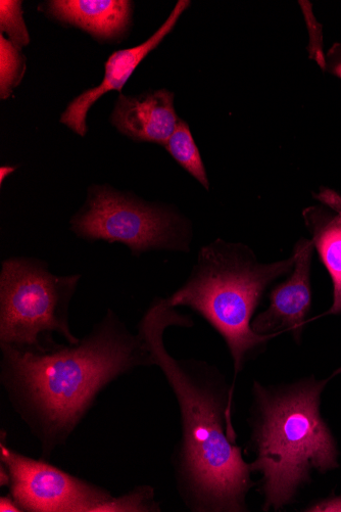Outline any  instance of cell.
Wrapping results in <instances>:
<instances>
[{
	"instance_id": "277c9868",
	"label": "cell",
	"mask_w": 341,
	"mask_h": 512,
	"mask_svg": "<svg viewBox=\"0 0 341 512\" xmlns=\"http://www.w3.org/2000/svg\"><path fill=\"white\" fill-rule=\"evenodd\" d=\"M294 266V255L262 264L248 247L217 240L202 248L185 285L167 298L174 308L185 306L200 314L224 339L233 359V390L251 354L274 338L253 331L254 313L266 289Z\"/></svg>"
},
{
	"instance_id": "5b68a950",
	"label": "cell",
	"mask_w": 341,
	"mask_h": 512,
	"mask_svg": "<svg viewBox=\"0 0 341 512\" xmlns=\"http://www.w3.org/2000/svg\"><path fill=\"white\" fill-rule=\"evenodd\" d=\"M80 274L56 275L36 258L13 257L0 271V344L42 348L57 333L75 345L69 309Z\"/></svg>"
},
{
	"instance_id": "52a82bcc",
	"label": "cell",
	"mask_w": 341,
	"mask_h": 512,
	"mask_svg": "<svg viewBox=\"0 0 341 512\" xmlns=\"http://www.w3.org/2000/svg\"><path fill=\"white\" fill-rule=\"evenodd\" d=\"M6 439L2 431L0 463L10 475V494L23 512H104L113 499L100 486L11 449Z\"/></svg>"
},
{
	"instance_id": "7a4b0ae2",
	"label": "cell",
	"mask_w": 341,
	"mask_h": 512,
	"mask_svg": "<svg viewBox=\"0 0 341 512\" xmlns=\"http://www.w3.org/2000/svg\"><path fill=\"white\" fill-rule=\"evenodd\" d=\"M0 379L42 457L66 444L97 396L137 367L152 366L142 338L112 310L78 344L42 348L0 344Z\"/></svg>"
},
{
	"instance_id": "2e32d148",
	"label": "cell",
	"mask_w": 341,
	"mask_h": 512,
	"mask_svg": "<svg viewBox=\"0 0 341 512\" xmlns=\"http://www.w3.org/2000/svg\"><path fill=\"white\" fill-rule=\"evenodd\" d=\"M0 26L7 32L9 40L19 50L30 43L29 33L23 18L22 2H0Z\"/></svg>"
},
{
	"instance_id": "9c48e42d",
	"label": "cell",
	"mask_w": 341,
	"mask_h": 512,
	"mask_svg": "<svg viewBox=\"0 0 341 512\" xmlns=\"http://www.w3.org/2000/svg\"><path fill=\"white\" fill-rule=\"evenodd\" d=\"M189 6L190 2L180 0L167 21L148 41L135 46V48L114 53L106 63L105 77L101 85L84 91L82 95L73 100L63 113L61 122L80 136H85L87 133L86 118L93 104L111 90H118L122 93L124 85L138 65L158 48Z\"/></svg>"
},
{
	"instance_id": "30bf717a",
	"label": "cell",
	"mask_w": 341,
	"mask_h": 512,
	"mask_svg": "<svg viewBox=\"0 0 341 512\" xmlns=\"http://www.w3.org/2000/svg\"><path fill=\"white\" fill-rule=\"evenodd\" d=\"M111 120L121 133L135 142L164 146L180 122L174 108V93L166 89L137 98L121 93Z\"/></svg>"
},
{
	"instance_id": "8fae6325",
	"label": "cell",
	"mask_w": 341,
	"mask_h": 512,
	"mask_svg": "<svg viewBox=\"0 0 341 512\" xmlns=\"http://www.w3.org/2000/svg\"><path fill=\"white\" fill-rule=\"evenodd\" d=\"M322 205L303 212L312 242L331 278L333 301L327 314H341V196L322 189L315 196Z\"/></svg>"
},
{
	"instance_id": "7c38bea8",
	"label": "cell",
	"mask_w": 341,
	"mask_h": 512,
	"mask_svg": "<svg viewBox=\"0 0 341 512\" xmlns=\"http://www.w3.org/2000/svg\"><path fill=\"white\" fill-rule=\"evenodd\" d=\"M46 6L54 18L100 39L121 36L131 22L132 3L126 0H55Z\"/></svg>"
},
{
	"instance_id": "e0dca14e",
	"label": "cell",
	"mask_w": 341,
	"mask_h": 512,
	"mask_svg": "<svg viewBox=\"0 0 341 512\" xmlns=\"http://www.w3.org/2000/svg\"><path fill=\"white\" fill-rule=\"evenodd\" d=\"M325 71L341 79V42L334 43L325 57Z\"/></svg>"
},
{
	"instance_id": "d6986e66",
	"label": "cell",
	"mask_w": 341,
	"mask_h": 512,
	"mask_svg": "<svg viewBox=\"0 0 341 512\" xmlns=\"http://www.w3.org/2000/svg\"><path fill=\"white\" fill-rule=\"evenodd\" d=\"M0 512H23L11 494L0 497Z\"/></svg>"
},
{
	"instance_id": "8992f818",
	"label": "cell",
	"mask_w": 341,
	"mask_h": 512,
	"mask_svg": "<svg viewBox=\"0 0 341 512\" xmlns=\"http://www.w3.org/2000/svg\"><path fill=\"white\" fill-rule=\"evenodd\" d=\"M74 234L87 242L127 246L139 257L155 250L188 251L185 221L168 208L146 203L110 185H92L87 201L71 221Z\"/></svg>"
},
{
	"instance_id": "3957f363",
	"label": "cell",
	"mask_w": 341,
	"mask_h": 512,
	"mask_svg": "<svg viewBox=\"0 0 341 512\" xmlns=\"http://www.w3.org/2000/svg\"><path fill=\"white\" fill-rule=\"evenodd\" d=\"M331 378L254 383L250 447L256 454L254 473L262 476L264 511L294 503L315 473L339 469L338 444L321 414L322 393Z\"/></svg>"
},
{
	"instance_id": "ba28073f",
	"label": "cell",
	"mask_w": 341,
	"mask_h": 512,
	"mask_svg": "<svg viewBox=\"0 0 341 512\" xmlns=\"http://www.w3.org/2000/svg\"><path fill=\"white\" fill-rule=\"evenodd\" d=\"M311 240H300L295 249V266L286 281L270 294V307L256 316L253 331L262 336H276L288 331L301 341L312 306L311 267L314 254Z\"/></svg>"
},
{
	"instance_id": "4fadbf2b",
	"label": "cell",
	"mask_w": 341,
	"mask_h": 512,
	"mask_svg": "<svg viewBox=\"0 0 341 512\" xmlns=\"http://www.w3.org/2000/svg\"><path fill=\"white\" fill-rule=\"evenodd\" d=\"M165 148L186 172L196 178L207 191L210 190V182L200 150L194 142L187 123L180 120Z\"/></svg>"
},
{
	"instance_id": "ffe728a7",
	"label": "cell",
	"mask_w": 341,
	"mask_h": 512,
	"mask_svg": "<svg viewBox=\"0 0 341 512\" xmlns=\"http://www.w3.org/2000/svg\"><path fill=\"white\" fill-rule=\"evenodd\" d=\"M10 485V475L5 468V465L0 463V486L9 487Z\"/></svg>"
},
{
	"instance_id": "6da1fadb",
	"label": "cell",
	"mask_w": 341,
	"mask_h": 512,
	"mask_svg": "<svg viewBox=\"0 0 341 512\" xmlns=\"http://www.w3.org/2000/svg\"><path fill=\"white\" fill-rule=\"evenodd\" d=\"M192 325L191 318L176 311L168 299L155 300L138 324V335L180 409L181 440L173 457L177 489L194 512L248 511L254 470L236 444L232 387L215 366L175 359L165 347L168 328Z\"/></svg>"
},
{
	"instance_id": "44dd1931",
	"label": "cell",
	"mask_w": 341,
	"mask_h": 512,
	"mask_svg": "<svg viewBox=\"0 0 341 512\" xmlns=\"http://www.w3.org/2000/svg\"><path fill=\"white\" fill-rule=\"evenodd\" d=\"M16 170V168L14 167H10V166H4L2 168H0V174H2V184L4 183L5 181V177L9 176L12 172H14Z\"/></svg>"
},
{
	"instance_id": "5bb4252c",
	"label": "cell",
	"mask_w": 341,
	"mask_h": 512,
	"mask_svg": "<svg viewBox=\"0 0 341 512\" xmlns=\"http://www.w3.org/2000/svg\"><path fill=\"white\" fill-rule=\"evenodd\" d=\"M25 72V58L20 50L4 34L0 37V91L2 99L11 96Z\"/></svg>"
},
{
	"instance_id": "9a60e30c",
	"label": "cell",
	"mask_w": 341,
	"mask_h": 512,
	"mask_svg": "<svg viewBox=\"0 0 341 512\" xmlns=\"http://www.w3.org/2000/svg\"><path fill=\"white\" fill-rule=\"evenodd\" d=\"M160 504L155 500V490L151 486H139L128 494L113 497L104 512H160Z\"/></svg>"
},
{
	"instance_id": "ac0fdd59",
	"label": "cell",
	"mask_w": 341,
	"mask_h": 512,
	"mask_svg": "<svg viewBox=\"0 0 341 512\" xmlns=\"http://www.w3.org/2000/svg\"><path fill=\"white\" fill-rule=\"evenodd\" d=\"M304 511L309 512H341V494L329 496L316 501Z\"/></svg>"
}]
</instances>
